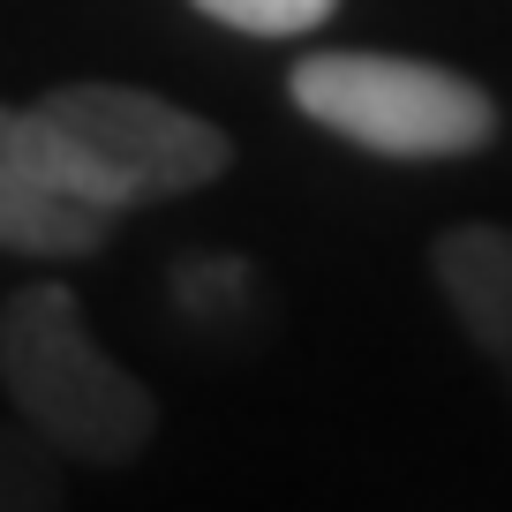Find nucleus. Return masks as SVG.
<instances>
[{"mask_svg":"<svg viewBox=\"0 0 512 512\" xmlns=\"http://www.w3.org/2000/svg\"><path fill=\"white\" fill-rule=\"evenodd\" d=\"M23 121H31V144L46 159L53 189L106 211V219L204 189L234 159L204 113L128 91V83H68V91H46Z\"/></svg>","mask_w":512,"mask_h":512,"instance_id":"obj_1","label":"nucleus"},{"mask_svg":"<svg viewBox=\"0 0 512 512\" xmlns=\"http://www.w3.org/2000/svg\"><path fill=\"white\" fill-rule=\"evenodd\" d=\"M0 384L38 445L61 460L128 467L159 430V407L76 317L68 287H23L0 309Z\"/></svg>","mask_w":512,"mask_h":512,"instance_id":"obj_2","label":"nucleus"},{"mask_svg":"<svg viewBox=\"0 0 512 512\" xmlns=\"http://www.w3.org/2000/svg\"><path fill=\"white\" fill-rule=\"evenodd\" d=\"M287 98L377 159H467L497 136L490 91L415 53H309L294 61Z\"/></svg>","mask_w":512,"mask_h":512,"instance_id":"obj_3","label":"nucleus"},{"mask_svg":"<svg viewBox=\"0 0 512 512\" xmlns=\"http://www.w3.org/2000/svg\"><path fill=\"white\" fill-rule=\"evenodd\" d=\"M106 211L53 189L46 159L31 144V121L0 106V249L16 256H98L106 249Z\"/></svg>","mask_w":512,"mask_h":512,"instance_id":"obj_4","label":"nucleus"},{"mask_svg":"<svg viewBox=\"0 0 512 512\" xmlns=\"http://www.w3.org/2000/svg\"><path fill=\"white\" fill-rule=\"evenodd\" d=\"M437 287L467 324L497 377L512 384V226H452L437 234Z\"/></svg>","mask_w":512,"mask_h":512,"instance_id":"obj_5","label":"nucleus"},{"mask_svg":"<svg viewBox=\"0 0 512 512\" xmlns=\"http://www.w3.org/2000/svg\"><path fill=\"white\" fill-rule=\"evenodd\" d=\"M61 452L38 445L31 430H0V512L23 505H61Z\"/></svg>","mask_w":512,"mask_h":512,"instance_id":"obj_6","label":"nucleus"},{"mask_svg":"<svg viewBox=\"0 0 512 512\" xmlns=\"http://www.w3.org/2000/svg\"><path fill=\"white\" fill-rule=\"evenodd\" d=\"M196 8L211 23H226V31H249V38H302L332 16L339 0H196Z\"/></svg>","mask_w":512,"mask_h":512,"instance_id":"obj_7","label":"nucleus"}]
</instances>
